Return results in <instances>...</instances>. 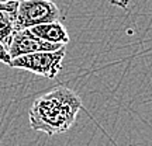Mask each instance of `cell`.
I'll return each mask as SVG.
<instances>
[{"instance_id": "obj_1", "label": "cell", "mask_w": 152, "mask_h": 146, "mask_svg": "<svg viewBox=\"0 0 152 146\" xmlns=\"http://www.w3.org/2000/svg\"><path fill=\"white\" fill-rule=\"evenodd\" d=\"M83 104L79 94L65 86H56L35 98L28 118L30 126L47 135H58L71 129Z\"/></svg>"}, {"instance_id": "obj_4", "label": "cell", "mask_w": 152, "mask_h": 146, "mask_svg": "<svg viewBox=\"0 0 152 146\" xmlns=\"http://www.w3.org/2000/svg\"><path fill=\"white\" fill-rule=\"evenodd\" d=\"M62 44H52L48 41H44L37 35H34L28 28L18 30L13 34L10 39V44L7 46V51L11 58H17L26 54H33L39 51H55L62 48Z\"/></svg>"}, {"instance_id": "obj_8", "label": "cell", "mask_w": 152, "mask_h": 146, "mask_svg": "<svg viewBox=\"0 0 152 146\" xmlns=\"http://www.w3.org/2000/svg\"><path fill=\"white\" fill-rule=\"evenodd\" d=\"M0 1H11V0H0Z\"/></svg>"}, {"instance_id": "obj_3", "label": "cell", "mask_w": 152, "mask_h": 146, "mask_svg": "<svg viewBox=\"0 0 152 146\" xmlns=\"http://www.w3.org/2000/svg\"><path fill=\"white\" fill-rule=\"evenodd\" d=\"M61 20V10L52 0H18L16 31Z\"/></svg>"}, {"instance_id": "obj_7", "label": "cell", "mask_w": 152, "mask_h": 146, "mask_svg": "<svg viewBox=\"0 0 152 146\" xmlns=\"http://www.w3.org/2000/svg\"><path fill=\"white\" fill-rule=\"evenodd\" d=\"M11 60V56L9 54V51L6 48V45L1 41H0V62L1 63H6V65H9Z\"/></svg>"}, {"instance_id": "obj_5", "label": "cell", "mask_w": 152, "mask_h": 146, "mask_svg": "<svg viewBox=\"0 0 152 146\" xmlns=\"http://www.w3.org/2000/svg\"><path fill=\"white\" fill-rule=\"evenodd\" d=\"M17 6L18 0L0 1V41L9 46L13 34L16 33Z\"/></svg>"}, {"instance_id": "obj_6", "label": "cell", "mask_w": 152, "mask_h": 146, "mask_svg": "<svg viewBox=\"0 0 152 146\" xmlns=\"http://www.w3.org/2000/svg\"><path fill=\"white\" fill-rule=\"evenodd\" d=\"M34 35H37L38 38H41L44 41H48L52 44H62L66 45L69 42V34L66 31L65 25L58 20V21L52 23H44V24H38L34 27L28 28Z\"/></svg>"}, {"instance_id": "obj_2", "label": "cell", "mask_w": 152, "mask_h": 146, "mask_svg": "<svg viewBox=\"0 0 152 146\" xmlns=\"http://www.w3.org/2000/svg\"><path fill=\"white\" fill-rule=\"evenodd\" d=\"M65 55L66 49L64 45L62 48L55 51H39L11 58L9 66L14 69H24L45 79H54L62 70V62Z\"/></svg>"}]
</instances>
